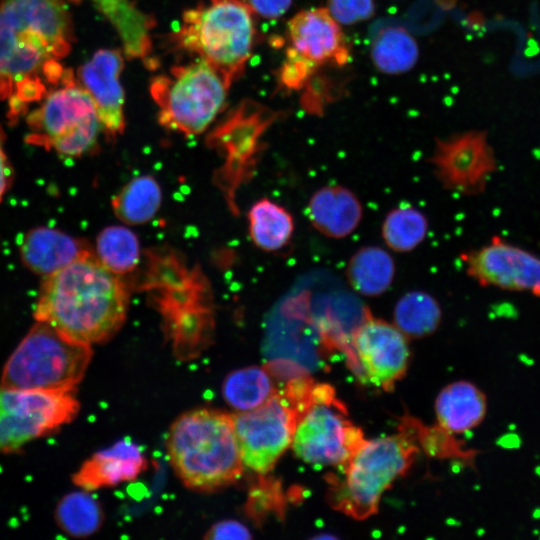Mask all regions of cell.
Instances as JSON below:
<instances>
[{
	"label": "cell",
	"mask_w": 540,
	"mask_h": 540,
	"mask_svg": "<svg viewBox=\"0 0 540 540\" xmlns=\"http://www.w3.org/2000/svg\"><path fill=\"white\" fill-rule=\"evenodd\" d=\"M370 58L375 68L383 74H404L416 65L419 47L407 29L398 25H387L372 36Z\"/></svg>",
	"instance_id": "cell-23"
},
{
	"label": "cell",
	"mask_w": 540,
	"mask_h": 540,
	"mask_svg": "<svg viewBox=\"0 0 540 540\" xmlns=\"http://www.w3.org/2000/svg\"><path fill=\"white\" fill-rule=\"evenodd\" d=\"M124 66L120 51L98 50L78 69V81L95 104L101 127L110 139L125 129L124 91L120 74Z\"/></svg>",
	"instance_id": "cell-16"
},
{
	"label": "cell",
	"mask_w": 540,
	"mask_h": 540,
	"mask_svg": "<svg viewBox=\"0 0 540 540\" xmlns=\"http://www.w3.org/2000/svg\"><path fill=\"white\" fill-rule=\"evenodd\" d=\"M79 411L73 392H45L0 385V451L14 452L71 422Z\"/></svg>",
	"instance_id": "cell-10"
},
{
	"label": "cell",
	"mask_w": 540,
	"mask_h": 540,
	"mask_svg": "<svg viewBox=\"0 0 540 540\" xmlns=\"http://www.w3.org/2000/svg\"><path fill=\"white\" fill-rule=\"evenodd\" d=\"M222 390L225 401L240 412L261 406L277 393L272 374L258 366L231 372L225 378Z\"/></svg>",
	"instance_id": "cell-26"
},
{
	"label": "cell",
	"mask_w": 540,
	"mask_h": 540,
	"mask_svg": "<svg viewBox=\"0 0 540 540\" xmlns=\"http://www.w3.org/2000/svg\"><path fill=\"white\" fill-rule=\"evenodd\" d=\"M20 255L27 268L47 277L92 252L82 239L57 229L37 227L25 234Z\"/></svg>",
	"instance_id": "cell-19"
},
{
	"label": "cell",
	"mask_w": 540,
	"mask_h": 540,
	"mask_svg": "<svg viewBox=\"0 0 540 540\" xmlns=\"http://www.w3.org/2000/svg\"><path fill=\"white\" fill-rule=\"evenodd\" d=\"M415 452L402 435L364 440L344 465V480L333 487L332 502L357 519L374 514L382 494L407 471Z\"/></svg>",
	"instance_id": "cell-8"
},
{
	"label": "cell",
	"mask_w": 540,
	"mask_h": 540,
	"mask_svg": "<svg viewBox=\"0 0 540 540\" xmlns=\"http://www.w3.org/2000/svg\"><path fill=\"white\" fill-rule=\"evenodd\" d=\"M395 273L396 265L392 255L375 245H366L354 252L345 271L351 288L367 297L384 294L391 287Z\"/></svg>",
	"instance_id": "cell-22"
},
{
	"label": "cell",
	"mask_w": 540,
	"mask_h": 540,
	"mask_svg": "<svg viewBox=\"0 0 540 540\" xmlns=\"http://www.w3.org/2000/svg\"><path fill=\"white\" fill-rule=\"evenodd\" d=\"M297 410L284 391L261 406L232 415L244 466L267 474L291 445Z\"/></svg>",
	"instance_id": "cell-11"
},
{
	"label": "cell",
	"mask_w": 540,
	"mask_h": 540,
	"mask_svg": "<svg viewBox=\"0 0 540 540\" xmlns=\"http://www.w3.org/2000/svg\"><path fill=\"white\" fill-rule=\"evenodd\" d=\"M96 254L111 272L117 275L131 272L140 260L138 237L124 226L106 227L97 236Z\"/></svg>",
	"instance_id": "cell-30"
},
{
	"label": "cell",
	"mask_w": 540,
	"mask_h": 540,
	"mask_svg": "<svg viewBox=\"0 0 540 540\" xmlns=\"http://www.w3.org/2000/svg\"><path fill=\"white\" fill-rule=\"evenodd\" d=\"M207 539H250L248 528L236 520H223L215 523L206 533Z\"/></svg>",
	"instance_id": "cell-33"
},
{
	"label": "cell",
	"mask_w": 540,
	"mask_h": 540,
	"mask_svg": "<svg viewBox=\"0 0 540 540\" xmlns=\"http://www.w3.org/2000/svg\"><path fill=\"white\" fill-rule=\"evenodd\" d=\"M55 519L64 533L83 538L99 530L103 522V511L89 491L82 489L65 495L58 502Z\"/></svg>",
	"instance_id": "cell-29"
},
{
	"label": "cell",
	"mask_w": 540,
	"mask_h": 540,
	"mask_svg": "<svg viewBox=\"0 0 540 540\" xmlns=\"http://www.w3.org/2000/svg\"><path fill=\"white\" fill-rule=\"evenodd\" d=\"M162 191L157 180L141 175L126 183L112 199L114 214L130 225L144 224L158 212Z\"/></svg>",
	"instance_id": "cell-25"
},
{
	"label": "cell",
	"mask_w": 540,
	"mask_h": 540,
	"mask_svg": "<svg viewBox=\"0 0 540 540\" xmlns=\"http://www.w3.org/2000/svg\"><path fill=\"white\" fill-rule=\"evenodd\" d=\"M72 41L63 0H0V101L9 100L11 121L62 82Z\"/></svg>",
	"instance_id": "cell-1"
},
{
	"label": "cell",
	"mask_w": 540,
	"mask_h": 540,
	"mask_svg": "<svg viewBox=\"0 0 540 540\" xmlns=\"http://www.w3.org/2000/svg\"><path fill=\"white\" fill-rule=\"evenodd\" d=\"M229 86L206 61L173 67L152 79L150 93L159 122L185 136L204 132L222 110Z\"/></svg>",
	"instance_id": "cell-6"
},
{
	"label": "cell",
	"mask_w": 540,
	"mask_h": 540,
	"mask_svg": "<svg viewBox=\"0 0 540 540\" xmlns=\"http://www.w3.org/2000/svg\"><path fill=\"white\" fill-rule=\"evenodd\" d=\"M91 1L117 31L127 57L143 59L151 53L153 20L149 15L130 0Z\"/></svg>",
	"instance_id": "cell-21"
},
{
	"label": "cell",
	"mask_w": 540,
	"mask_h": 540,
	"mask_svg": "<svg viewBox=\"0 0 540 540\" xmlns=\"http://www.w3.org/2000/svg\"><path fill=\"white\" fill-rule=\"evenodd\" d=\"M145 467L146 460L139 446L125 438L86 460L73 475V482L90 492L131 481Z\"/></svg>",
	"instance_id": "cell-18"
},
{
	"label": "cell",
	"mask_w": 540,
	"mask_h": 540,
	"mask_svg": "<svg viewBox=\"0 0 540 540\" xmlns=\"http://www.w3.org/2000/svg\"><path fill=\"white\" fill-rule=\"evenodd\" d=\"M259 476L250 488L245 505L247 515L255 522H261L270 513L281 514L284 507L280 484L266 474Z\"/></svg>",
	"instance_id": "cell-31"
},
{
	"label": "cell",
	"mask_w": 540,
	"mask_h": 540,
	"mask_svg": "<svg viewBox=\"0 0 540 540\" xmlns=\"http://www.w3.org/2000/svg\"><path fill=\"white\" fill-rule=\"evenodd\" d=\"M289 46L285 61L315 72L326 65H345L350 53L341 25L326 7L295 14L287 24Z\"/></svg>",
	"instance_id": "cell-15"
},
{
	"label": "cell",
	"mask_w": 540,
	"mask_h": 540,
	"mask_svg": "<svg viewBox=\"0 0 540 540\" xmlns=\"http://www.w3.org/2000/svg\"><path fill=\"white\" fill-rule=\"evenodd\" d=\"M326 9L340 25H353L374 15L375 0H327Z\"/></svg>",
	"instance_id": "cell-32"
},
{
	"label": "cell",
	"mask_w": 540,
	"mask_h": 540,
	"mask_svg": "<svg viewBox=\"0 0 540 540\" xmlns=\"http://www.w3.org/2000/svg\"><path fill=\"white\" fill-rule=\"evenodd\" d=\"M249 235L261 250L275 252L286 247L294 233V219L280 204L262 198L248 212Z\"/></svg>",
	"instance_id": "cell-24"
},
{
	"label": "cell",
	"mask_w": 540,
	"mask_h": 540,
	"mask_svg": "<svg viewBox=\"0 0 540 540\" xmlns=\"http://www.w3.org/2000/svg\"><path fill=\"white\" fill-rule=\"evenodd\" d=\"M351 345L373 384L387 390L405 374L410 356L406 335L395 325L374 318L368 309L352 333Z\"/></svg>",
	"instance_id": "cell-14"
},
{
	"label": "cell",
	"mask_w": 540,
	"mask_h": 540,
	"mask_svg": "<svg viewBox=\"0 0 540 540\" xmlns=\"http://www.w3.org/2000/svg\"><path fill=\"white\" fill-rule=\"evenodd\" d=\"M466 274L483 287L540 297V256L499 237L463 251Z\"/></svg>",
	"instance_id": "cell-13"
},
{
	"label": "cell",
	"mask_w": 540,
	"mask_h": 540,
	"mask_svg": "<svg viewBox=\"0 0 540 540\" xmlns=\"http://www.w3.org/2000/svg\"><path fill=\"white\" fill-rule=\"evenodd\" d=\"M252 12L244 0H210L184 12L176 41L211 65L230 87L252 52Z\"/></svg>",
	"instance_id": "cell-5"
},
{
	"label": "cell",
	"mask_w": 540,
	"mask_h": 540,
	"mask_svg": "<svg viewBox=\"0 0 540 540\" xmlns=\"http://www.w3.org/2000/svg\"><path fill=\"white\" fill-rule=\"evenodd\" d=\"M246 3L260 16L276 19L283 16L291 7L292 0H246Z\"/></svg>",
	"instance_id": "cell-34"
},
{
	"label": "cell",
	"mask_w": 540,
	"mask_h": 540,
	"mask_svg": "<svg viewBox=\"0 0 540 540\" xmlns=\"http://www.w3.org/2000/svg\"><path fill=\"white\" fill-rule=\"evenodd\" d=\"M363 441L333 388L312 385L297 411L291 443L296 456L312 465H345Z\"/></svg>",
	"instance_id": "cell-9"
},
{
	"label": "cell",
	"mask_w": 540,
	"mask_h": 540,
	"mask_svg": "<svg viewBox=\"0 0 540 540\" xmlns=\"http://www.w3.org/2000/svg\"><path fill=\"white\" fill-rule=\"evenodd\" d=\"M91 358V345L36 321L6 361L0 385L19 390L73 392Z\"/></svg>",
	"instance_id": "cell-4"
},
{
	"label": "cell",
	"mask_w": 540,
	"mask_h": 540,
	"mask_svg": "<svg viewBox=\"0 0 540 540\" xmlns=\"http://www.w3.org/2000/svg\"><path fill=\"white\" fill-rule=\"evenodd\" d=\"M428 163L442 188L463 196L483 193L497 170L495 152L481 130L437 139Z\"/></svg>",
	"instance_id": "cell-12"
},
{
	"label": "cell",
	"mask_w": 540,
	"mask_h": 540,
	"mask_svg": "<svg viewBox=\"0 0 540 540\" xmlns=\"http://www.w3.org/2000/svg\"><path fill=\"white\" fill-rule=\"evenodd\" d=\"M44 98L27 117L28 143L68 157H79L95 147L102 128L97 110L71 70Z\"/></svg>",
	"instance_id": "cell-7"
},
{
	"label": "cell",
	"mask_w": 540,
	"mask_h": 540,
	"mask_svg": "<svg viewBox=\"0 0 540 540\" xmlns=\"http://www.w3.org/2000/svg\"><path fill=\"white\" fill-rule=\"evenodd\" d=\"M486 406V397L480 389L470 382L457 381L441 390L435 411L441 428L463 433L482 422Z\"/></svg>",
	"instance_id": "cell-20"
},
{
	"label": "cell",
	"mask_w": 540,
	"mask_h": 540,
	"mask_svg": "<svg viewBox=\"0 0 540 540\" xmlns=\"http://www.w3.org/2000/svg\"><path fill=\"white\" fill-rule=\"evenodd\" d=\"M305 213L317 232L338 240L348 237L358 228L364 210L360 199L351 189L329 184L311 195Z\"/></svg>",
	"instance_id": "cell-17"
},
{
	"label": "cell",
	"mask_w": 540,
	"mask_h": 540,
	"mask_svg": "<svg viewBox=\"0 0 540 540\" xmlns=\"http://www.w3.org/2000/svg\"><path fill=\"white\" fill-rule=\"evenodd\" d=\"M166 444L173 469L190 489L218 490L242 475L231 414L207 408L186 412L170 426Z\"/></svg>",
	"instance_id": "cell-3"
},
{
	"label": "cell",
	"mask_w": 540,
	"mask_h": 540,
	"mask_svg": "<svg viewBox=\"0 0 540 540\" xmlns=\"http://www.w3.org/2000/svg\"><path fill=\"white\" fill-rule=\"evenodd\" d=\"M428 230L426 215L410 204H402L385 215L381 224V237L390 250L408 253L421 245Z\"/></svg>",
	"instance_id": "cell-28"
},
{
	"label": "cell",
	"mask_w": 540,
	"mask_h": 540,
	"mask_svg": "<svg viewBox=\"0 0 540 540\" xmlns=\"http://www.w3.org/2000/svg\"><path fill=\"white\" fill-rule=\"evenodd\" d=\"M441 317L442 311L437 299L422 290L403 294L393 310L395 326L411 338L432 334L438 328Z\"/></svg>",
	"instance_id": "cell-27"
},
{
	"label": "cell",
	"mask_w": 540,
	"mask_h": 540,
	"mask_svg": "<svg viewBox=\"0 0 540 540\" xmlns=\"http://www.w3.org/2000/svg\"><path fill=\"white\" fill-rule=\"evenodd\" d=\"M127 308L125 284L92 254L45 277L34 317L92 346L120 329Z\"/></svg>",
	"instance_id": "cell-2"
},
{
	"label": "cell",
	"mask_w": 540,
	"mask_h": 540,
	"mask_svg": "<svg viewBox=\"0 0 540 540\" xmlns=\"http://www.w3.org/2000/svg\"><path fill=\"white\" fill-rule=\"evenodd\" d=\"M2 143L3 133L0 129V200L8 187V183L11 177V170Z\"/></svg>",
	"instance_id": "cell-35"
}]
</instances>
